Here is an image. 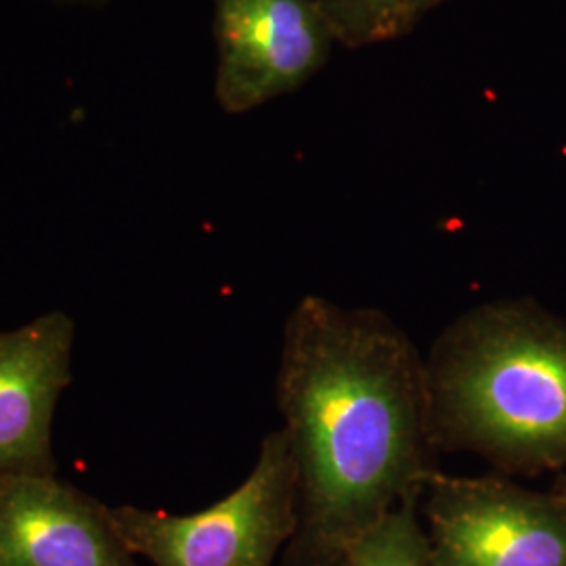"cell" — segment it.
Listing matches in <instances>:
<instances>
[{"instance_id": "ba28073f", "label": "cell", "mask_w": 566, "mask_h": 566, "mask_svg": "<svg viewBox=\"0 0 566 566\" xmlns=\"http://www.w3.org/2000/svg\"><path fill=\"white\" fill-rule=\"evenodd\" d=\"M420 502L422 495H411L388 512L346 552L343 566H430Z\"/></svg>"}, {"instance_id": "8fae6325", "label": "cell", "mask_w": 566, "mask_h": 566, "mask_svg": "<svg viewBox=\"0 0 566 566\" xmlns=\"http://www.w3.org/2000/svg\"><path fill=\"white\" fill-rule=\"evenodd\" d=\"M554 493H556L563 502H566V470L563 472V476L558 479V483L554 485Z\"/></svg>"}, {"instance_id": "30bf717a", "label": "cell", "mask_w": 566, "mask_h": 566, "mask_svg": "<svg viewBox=\"0 0 566 566\" xmlns=\"http://www.w3.org/2000/svg\"><path fill=\"white\" fill-rule=\"evenodd\" d=\"M439 2H443V0H409L411 11L416 13V18H420V15L424 13L426 9H430V7L439 4Z\"/></svg>"}, {"instance_id": "3957f363", "label": "cell", "mask_w": 566, "mask_h": 566, "mask_svg": "<svg viewBox=\"0 0 566 566\" xmlns=\"http://www.w3.org/2000/svg\"><path fill=\"white\" fill-rule=\"evenodd\" d=\"M122 539L154 566H275L298 528V474L282 428L261 441L250 474L193 514L112 506Z\"/></svg>"}, {"instance_id": "9c48e42d", "label": "cell", "mask_w": 566, "mask_h": 566, "mask_svg": "<svg viewBox=\"0 0 566 566\" xmlns=\"http://www.w3.org/2000/svg\"><path fill=\"white\" fill-rule=\"evenodd\" d=\"M336 41L365 46L405 34L418 20L409 0H313Z\"/></svg>"}, {"instance_id": "277c9868", "label": "cell", "mask_w": 566, "mask_h": 566, "mask_svg": "<svg viewBox=\"0 0 566 566\" xmlns=\"http://www.w3.org/2000/svg\"><path fill=\"white\" fill-rule=\"evenodd\" d=\"M430 566H566V502L504 476H447L422 493Z\"/></svg>"}, {"instance_id": "5b68a950", "label": "cell", "mask_w": 566, "mask_h": 566, "mask_svg": "<svg viewBox=\"0 0 566 566\" xmlns=\"http://www.w3.org/2000/svg\"><path fill=\"white\" fill-rule=\"evenodd\" d=\"M217 99L243 114L292 93L336 42L313 0H214Z\"/></svg>"}, {"instance_id": "8992f818", "label": "cell", "mask_w": 566, "mask_h": 566, "mask_svg": "<svg viewBox=\"0 0 566 566\" xmlns=\"http://www.w3.org/2000/svg\"><path fill=\"white\" fill-rule=\"evenodd\" d=\"M0 566H142L112 506L57 472L0 474Z\"/></svg>"}, {"instance_id": "52a82bcc", "label": "cell", "mask_w": 566, "mask_h": 566, "mask_svg": "<svg viewBox=\"0 0 566 566\" xmlns=\"http://www.w3.org/2000/svg\"><path fill=\"white\" fill-rule=\"evenodd\" d=\"M74 343L63 311L0 329V474L57 472L53 420L72 385Z\"/></svg>"}, {"instance_id": "7a4b0ae2", "label": "cell", "mask_w": 566, "mask_h": 566, "mask_svg": "<svg viewBox=\"0 0 566 566\" xmlns=\"http://www.w3.org/2000/svg\"><path fill=\"white\" fill-rule=\"evenodd\" d=\"M439 451L479 455L506 474L566 470V319L531 301L468 308L424 357Z\"/></svg>"}, {"instance_id": "6da1fadb", "label": "cell", "mask_w": 566, "mask_h": 566, "mask_svg": "<svg viewBox=\"0 0 566 566\" xmlns=\"http://www.w3.org/2000/svg\"><path fill=\"white\" fill-rule=\"evenodd\" d=\"M275 397L298 474L296 566L355 542L437 472L424 355L385 311L304 296L283 327Z\"/></svg>"}]
</instances>
